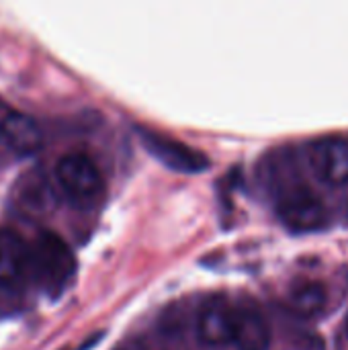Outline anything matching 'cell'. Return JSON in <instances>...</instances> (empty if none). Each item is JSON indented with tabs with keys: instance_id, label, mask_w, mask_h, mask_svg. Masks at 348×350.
I'll return each mask as SVG.
<instances>
[{
	"instance_id": "cell-13",
	"label": "cell",
	"mask_w": 348,
	"mask_h": 350,
	"mask_svg": "<svg viewBox=\"0 0 348 350\" xmlns=\"http://www.w3.org/2000/svg\"><path fill=\"white\" fill-rule=\"evenodd\" d=\"M347 213H348V211H347Z\"/></svg>"
},
{
	"instance_id": "cell-9",
	"label": "cell",
	"mask_w": 348,
	"mask_h": 350,
	"mask_svg": "<svg viewBox=\"0 0 348 350\" xmlns=\"http://www.w3.org/2000/svg\"><path fill=\"white\" fill-rule=\"evenodd\" d=\"M234 306L224 297H211L199 312V336L203 342L219 347L232 342Z\"/></svg>"
},
{
	"instance_id": "cell-7",
	"label": "cell",
	"mask_w": 348,
	"mask_h": 350,
	"mask_svg": "<svg viewBox=\"0 0 348 350\" xmlns=\"http://www.w3.org/2000/svg\"><path fill=\"white\" fill-rule=\"evenodd\" d=\"M0 142L16 156H33L43 146V133L29 115L8 113L0 121Z\"/></svg>"
},
{
	"instance_id": "cell-6",
	"label": "cell",
	"mask_w": 348,
	"mask_h": 350,
	"mask_svg": "<svg viewBox=\"0 0 348 350\" xmlns=\"http://www.w3.org/2000/svg\"><path fill=\"white\" fill-rule=\"evenodd\" d=\"M308 160L314 174L328 187L348 185V139L322 137L308 150Z\"/></svg>"
},
{
	"instance_id": "cell-10",
	"label": "cell",
	"mask_w": 348,
	"mask_h": 350,
	"mask_svg": "<svg viewBox=\"0 0 348 350\" xmlns=\"http://www.w3.org/2000/svg\"><path fill=\"white\" fill-rule=\"evenodd\" d=\"M29 279V244L14 232L0 230V285L18 287Z\"/></svg>"
},
{
	"instance_id": "cell-8",
	"label": "cell",
	"mask_w": 348,
	"mask_h": 350,
	"mask_svg": "<svg viewBox=\"0 0 348 350\" xmlns=\"http://www.w3.org/2000/svg\"><path fill=\"white\" fill-rule=\"evenodd\" d=\"M232 342L238 347V350L271 349V328L258 308L250 304L234 308Z\"/></svg>"
},
{
	"instance_id": "cell-4",
	"label": "cell",
	"mask_w": 348,
	"mask_h": 350,
	"mask_svg": "<svg viewBox=\"0 0 348 350\" xmlns=\"http://www.w3.org/2000/svg\"><path fill=\"white\" fill-rule=\"evenodd\" d=\"M277 217L295 234H310L328 226L326 205L304 187H289L281 193L277 201Z\"/></svg>"
},
{
	"instance_id": "cell-5",
	"label": "cell",
	"mask_w": 348,
	"mask_h": 350,
	"mask_svg": "<svg viewBox=\"0 0 348 350\" xmlns=\"http://www.w3.org/2000/svg\"><path fill=\"white\" fill-rule=\"evenodd\" d=\"M139 139H142L144 148L158 162H162L166 168H170L174 172L199 174L209 168V158L203 152H199L183 142H176L172 137L160 135L150 129H139Z\"/></svg>"
},
{
	"instance_id": "cell-3",
	"label": "cell",
	"mask_w": 348,
	"mask_h": 350,
	"mask_svg": "<svg viewBox=\"0 0 348 350\" xmlns=\"http://www.w3.org/2000/svg\"><path fill=\"white\" fill-rule=\"evenodd\" d=\"M55 178L64 195L78 207L94 203L103 193V176L84 154H68L55 166Z\"/></svg>"
},
{
	"instance_id": "cell-1",
	"label": "cell",
	"mask_w": 348,
	"mask_h": 350,
	"mask_svg": "<svg viewBox=\"0 0 348 350\" xmlns=\"http://www.w3.org/2000/svg\"><path fill=\"white\" fill-rule=\"evenodd\" d=\"M76 271V258L70 246L55 234L43 232L29 246V277L49 295L59 297Z\"/></svg>"
},
{
	"instance_id": "cell-11",
	"label": "cell",
	"mask_w": 348,
	"mask_h": 350,
	"mask_svg": "<svg viewBox=\"0 0 348 350\" xmlns=\"http://www.w3.org/2000/svg\"><path fill=\"white\" fill-rule=\"evenodd\" d=\"M289 304L295 314L304 318H314L326 308V289L316 281L295 283L289 291Z\"/></svg>"
},
{
	"instance_id": "cell-2",
	"label": "cell",
	"mask_w": 348,
	"mask_h": 350,
	"mask_svg": "<svg viewBox=\"0 0 348 350\" xmlns=\"http://www.w3.org/2000/svg\"><path fill=\"white\" fill-rule=\"evenodd\" d=\"M57 199L59 197L55 187L39 168H31L16 176L8 195L10 207L16 211V215L27 219H41L49 215L51 211H55Z\"/></svg>"
},
{
	"instance_id": "cell-12",
	"label": "cell",
	"mask_w": 348,
	"mask_h": 350,
	"mask_svg": "<svg viewBox=\"0 0 348 350\" xmlns=\"http://www.w3.org/2000/svg\"><path fill=\"white\" fill-rule=\"evenodd\" d=\"M347 334H348V318H347Z\"/></svg>"
}]
</instances>
